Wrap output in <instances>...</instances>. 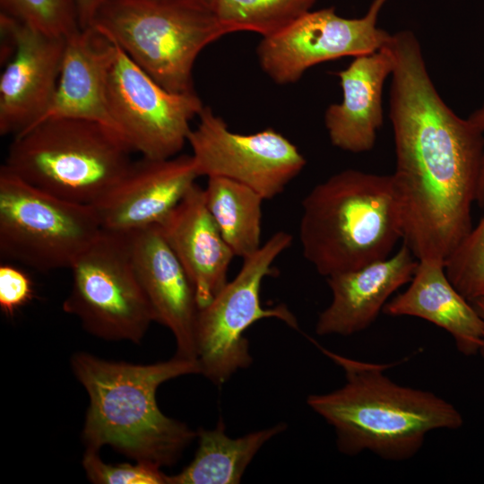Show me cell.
<instances>
[{"label": "cell", "mask_w": 484, "mask_h": 484, "mask_svg": "<svg viewBox=\"0 0 484 484\" xmlns=\"http://www.w3.org/2000/svg\"><path fill=\"white\" fill-rule=\"evenodd\" d=\"M206 206L235 256L242 259L261 246L264 197L253 188L220 177H208Z\"/></svg>", "instance_id": "7402d4cb"}, {"label": "cell", "mask_w": 484, "mask_h": 484, "mask_svg": "<svg viewBox=\"0 0 484 484\" xmlns=\"http://www.w3.org/2000/svg\"><path fill=\"white\" fill-rule=\"evenodd\" d=\"M71 367L89 396L82 428L86 449L109 445L135 462L161 468L174 464L196 437L197 431L162 413L156 400L161 384L201 374L196 360L175 356L142 365L76 352Z\"/></svg>", "instance_id": "3957f363"}, {"label": "cell", "mask_w": 484, "mask_h": 484, "mask_svg": "<svg viewBox=\"0 0 484 484\" xmlns=\"http://www.w3.org/2000/svg\"><path fill=\"white\" fill-rule=\"evenodd\" d=\"M1 13L52 37L81 30L74 0H0Z\"/></svg>", "instance_id": "cb8c5ba5"}, {"label": "cell", "mask_w": 484, "mask_h": 484, "mask_svg": "<svg viewBox=\"0 0 484 484\" xmlns=\"http://www.w3.org/2000/svg\"><path fill=\"white\" fill-rule=\"evenodd\" d=\"M63 310L91 334L140 343L153 315L133 264L129 234L101 230L70 268Z\"/></svg>", "instance_id": "9c48e42d"}, {"label": "cell", "mask_w": 484, "mask_h": 484, "mask_svg": "<svg viewBox=\"0 0 484 484\" xmlns=\"http://www.w3.org/2000/svg\"><path fill=\"white\" fill-rule=\"evenodd\" d=\"M386 0H373L359 18L340 16L333 7L309 11L260 41L262 70L277 84L298 82L310 67L343 56H359L387 46L392 34L377 26Z\"/></svg>", "instance_id": "7c38bea8"}, {"label": "cell", "mask_w": 484, "mask_h": 484, "mask_svg": "<svg viewBox=\"0 0 484 484\" xmlns=\"http://www.w3.org/2000/svg\"><path fill=\"white\" fill-rule=\"evenodd\" d=\"M82 30L91 28L94 18L104 0H74Z\"/></svg>", "instance_id": "f1b7e54d"}, {"label": "cell", "mask_w": 484, "mask_h": 484, "mask_svg": "<svg viewBox=\"0 0 484 484\" xmlns=\"http://www.w3.org/2000/svg\"><path fill=\"white\" fill-rule=\"evenodd\" d=\"M393 65L388 43L374 53L356 56L336 73L342 100L328 106L324 113V125L333 146L353 153L373 149L384 120V84Z\"/></svg>", "instance_id": "ac0fdd59"}, {"label": "cell", "mask_w": 484, "mask_h": 484, "mask_svg": "<svg viewBox=\"0 0 484 484\" xmlns=\"http://www.w3.org/2000/svg\"><path fill=\"white\" fill-rule=\"evenodd\" d=\"M445 268L467 300L484 296V214L447 258Z\"/></svg>", "instance_id": "d4e9b609"}, {"label": "cell", "mask_w": 484, "mask_h": 484, "mask_svg": "<svg viewBox=\"0 0 484 484\" xmlns=\"http://www.w3.org/2000/svg\"><path fill=\"white\" fill-rule=\"evenodd\" d=\"M284 423L232 438L221 419L213 429L197 431L194 460L179 473L168 476V484H237L255 455L273 436L285 430Z\"/></svg>", "instance_id": "44dd1931"}, {"label": "cell", "mask_w": 484, "mask_h": 484, "mask_svg": "<svg viewBox=\"0 0 484 484\" xmlns=\"http://www.w3.org/2000/svg\"><path fill=\"white\" fill-rule=\"evenodd\" d=\"M390 120L396 167L392 174L402 242L418 260L445 263L472 228L471 207L484 150L482 133L440 97L416 35H392Z\"/></svg>", "instance_id": "6da1fadb"}, {"label": "cell", "mask_w": 484, "mask_h": 484, "mask_svg": "<svg viewBox=\"0 0 484 484\" xmlns=\"http://www.w3.org/2000/svg\"><path fill=\"white\" fill-rule=\"evenodd\" d=\"M468 119L482 133L484 136V102L479 108L469 116ZM476 203L480 207H484V150L476 194Z\"/></svg>", "instance_id": "83f0119b"}, {"label": "cell", "mask_w": 484, "mask_h": 484, "mask_svg": "<svg viewBox=\"0 0 484 484\" xmlns=\"http://www.w3.org/2000/svg\"><path fill=\"white\" fill-rule=\"evenodd\" d=\"M409 283L403 292L388 300L383 313L424 319L446 331L462 354H479L484 340V322L452 284L445 262L419 260Z\"/></svg>", "instance_id": "ffe728a7"}, {"label": "cell", "mask_w": 484, "mask_h": 484, "mask_svg": "<svg viewBox=\"0 0 484 484\" xmlns=\"http://www.w3.org/2000/svg\"><path fill=\"white\" fill-rule=\"evenodd\" d=\"M402 238L392 175L344 169L315 186L302 201L303 255L326 278L390 256Z\"/></svg>", "instance_id": "277c9868"}, {"label": "cell", "mask_w": 484, "mask_h": 484, "mask_svg": "<svg viewBox=\"0 0 484 484\" xmlns=\"http://www.w3.org/2000/svg\"><path fill=\"white\" fill-rule=\"evenodd\" d=\"M102 229L92 205L72 202L0 169V255L39 272L71 268Z\"/></svg>", "instance_id": "52a82bcc"}, {"label": "cell", "mask_w": 484, "mask_h": 484, "mask_svg": "<svg viewBox=\"0 0 484 484\" xmlns=\"http://www.w3.org/2000/svg\"><path fill=\"white\" fill-rule=\"evenodd\" d=\"M0 27L12 40L0 76V134L14 136L36 124L48 108L66 39L44 34L3 13Z\"/></svg>", "instance_id": "4fadbf2b"}, {"label": "cell", "mask_w": 484, "mask_h": 484, "mask_svg": "<svg viewBox=\"0 0 484 484\" xmlns=\"http://www.w3.org/2000/svg\"><path fill=\"white\" fill-rule=\"evenodd\" d=\"M419 260L402 243L390 256L361 268L327 277L329 306L318 315V335L350 336L367 329L391 296L409 283Z\"/></svg>", "instance_id": "2e32d148"}, {"label": "cell", "mask_w": 484, "mask_h": 484, "mask_svg": "<svg viewBox=\"0 0 484 484\" xmlns=\"http://www.w3.org/2000/svg\"><path fill=\"white\" fill-rule=\"evenodd\" d=\"M132 151L116 130L101 123L52 117L14 135L3 166L40 189L91 205L122 177Z\"/></svg>", "instance_id": "5b68a950"}, {"label": "cell", "mask_w": 484, "mask_h": 484, "mask_svg": "<svg viewBox=\"0 0 484 484\" xmlns=\"http://www.w3.org/2000/svg\"><path fill=\"white\" fill-rule=\"evenodd\" d=\"M113 44L107 99L116 130L142 157L178 155L187 143L191 120L204 108L202 100L195 92L166 90Z\"/></svg>", "instance_id": "30bf717a"}, {"label": "cell", "mask_w": 484, "mask_h": 484, "mask_svg": "<svg viewBox=\"0 0 484 484\" xmlns=\"http://www.w3.org/2000/svg\"><path fill=\"white\" fill-rule=\"evenodd\" d=\"M129 239L134 270L154 322L171 331L176 357L196 360L195 326L200 308L188 275L159 226L131 233Z\"/></svg>", "instance_id": "9a60e30c"}, {"label": "cell", "mask_w": 484, "mask_h": 484, "mask_svg": "<svg viewBox=\"0 0 484 484\" xmlns=\"http://www.w3.org/2000/svg\"><path fill=\"white\" fill-rule=\"evenodd\" d=\"M198 117L187 143L199 177H226L271 200L281 194L307 164L298 147L272 128L248 134L235 133L205 106Z\"/></svg>", "instance_id": "8fae6325"}, {"label": "cell", "mask_w": 484, "mask_h": 484, "mask_svg": "<svg viewBox=\"0 0 484 484\" xmlns=\"http://www.w3.org/2000/svg\"><path fill=\"white\" fill-rule=\"evenodd\" d=\"M113 53V42L93 28L81 29L66 38L56 91L38 122L73 117L99 122L116 130L107 99Z\"/></svg>", "instance_id": "d6986e66"}, {"label": "cell", "mask_w": 484, "mask_h": 484, "mask_svg": "<svg viewBox=\"0 0 484 484\" xmlns=\"http://www.w3.org/2000/svg\"><path fill=\"white\" fill-rule=\"evenodd\" d=\"M471 303L484 322V296L473 299L472 301H471ZM479 354L481 355L484 359V340L480 349Z\"/></svg>", "instance_id": "f546056e"}, {"label": "cell", "mask_w": 484, "mask_h": 484, "mask_svg": "<svg viewBox=\"0 0 484 484\" xmlns=\"http://www.w3.org/2000/svg\"><path fill=\"white\" fill-rule=\"evenodd\" d=\"M195 3H199L204 5H207L212 8V0H188Z\"/></svg>", "instance_id": "4dcf8cb0"}, {"label": "cell", "mask_w": 484, "mask_h": 484, "mask_svg": "<svg viewBox=\"0 0 484 484\" xmlns=\"http://www.w3.org/2000/svg\"><path fill=\"white\" fill-rule=\"evenodd\" d=\"M82 467L96 484H168V475L158 466L142 462L108 464L95 450H85Z\"/></svg>", "instance_id": "484cf974"}, {"label": "cell", "mask_w": 484, "mask_h": 484, "mask_svg": "<svg viewBox=\"0 0 484 484\" xmlns=\"http://www.w3.org/2000/svg\"><path fill=\"white\" fill-rule=\"evenodd\" d=\"M317 0H212V9L228 33L271 36L311 11Z\"/></svg>", "instance_id": "603a6c76"}, {"label": "cell", "mask_w": 484, "mask_h": 484, "mask_svg": "<svg viewBox=\"0 0 484 484\" xmlns=\"http://www.w3.org/2000/svg\"><path fill=\"white\" fill-rule=\"evenodd\" d=\"M158 226L203 307L228 282L235 257L206 206L203 188L194 184Z\"/></svg>", "instance_id": "e0dca14e"}, {"label": "cell", "mask_w": 484, "mask_h": 484, "mask_svg": "<svg viewBox=\"0 0 484 484\" xmlns=\"http://www.w3.org/2000/svg\"><path fill=\"white\" fill-rule=\"evenodd\" d=\"M317 346L342 368L346 380L333 392L309 395L307 403L333 428L341 453L354 456L367 451L386 461H407L430 432L463 425L451 402L386 376L384 371L393 364L357 360Z\"/></svg>", "instance_id": "7a4b0ae2"}, {"label": "cell", "mask_w": 484, "mask_h": 484, "mask_svg": "<svg viewBox=\"0 0 484 484\" xmlns=\"http://www.w3.org/2000/svg\"><path fill=\"white\" fill-rule=\"evenodd\" d=\"M199 177L192 155L132 161L117 184L91 204L103 230L131 234L160 225Z\"/></svg>", "instance_id": "5bb4252c"}, {"label": "cell", "mask_w": 484, "mask_h": 484, "mask_svg": "<svg viewBox=\"0 0 484 484\" xmlns=\"http://www.w3.org/2000/svg\"><path fill=\"white\" fill-rule=\"evenodd\" d=\"M291 244L290 233H274L255 253L243 259L236 277L199 309L196 360L201 375L213 384L220 385L238 370L251 365L253 358L244 333L255 322L276 318L298 329L297 318L286 306L265 308L260 299L264 279L272 274L273 262Z\"/></svg>", "instance_id": "ba28073f"}, {"label": "cell", "mask_w": 484, "mask_h": 484, "mask_svg": "<svg viewBox=\"0 0 484 484\" xmlns=\"http://www.w3.org/2000/svg\"><path fill=\"white\" fill-rule=\"evenodd\" d=\"M34 295L30 277L11 264L0 265V309L7 316L27 305Z\"/></svg>", "instance_id": "4316f807"}, {"label": "cell", "mask_w": 484, "mask_h": 484, "mask_svg": "<svg viewBox=\"0 0 484 484\" xmlns=\"http://www.w3.org/2000/svg\"><path fill=\"white\" fill-rule=\"evenodd\" d=\"M91 28L175 93L195 92L196 58L229 34L211 7L188 0H104Z\"/></svg>", "instance_id": "8992f818"}]
</instances>
